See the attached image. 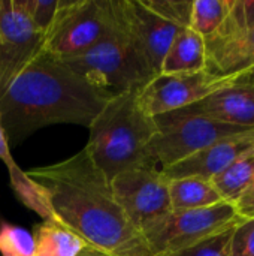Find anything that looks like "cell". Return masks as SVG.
Masks as SVG:
<instances>
[{"mask_svg": "<svg viewBox=\"0 0 254 256\" xmlns=\"http://www.w3.org/2000/svg\"><path fill=\"white\" fill-rule=\"evenodd\" d=\"M235 228L219 232L190 248H186L183 250L166 256H231V240Z\"/></svg>", "mask_w": 254, "mask_h": 256, "instance_id": "obj_23", "label": "cell"}, {"mask_svg": "<svg viewBox=\"0 0 254 256\" xmlns=\"http://www.w3.org/2000/svg\"><path fill=\"white\" fill-rule=\"evenodd\" d=\"M61 62L111 94L141 90L156 76L130 34L117 0H112V20L100 40L84 54Z\"/></svg>", "mask_w": 254, "mask_h": 256, "instance_id": "obj_4", "label": "cell"}, {"mask_svg": "<svg viewBox=\"0 0 254 256\" xmlns=\"http://www.w3.org/2000/svg\"><path fill=\"white\" fill-rule=\"evenodd\" d=\"M254 177V148L232 162L225 171L216 176L211 183L225 202L235 206Z\"/></svg>", "mask_w": 254, "mask_h": 256, "instance_id": "obj_19", "label": "cell"}, {"mask_svg": "<svg viewBox=\"0 0 254 256\" xmlns=\"http://www.w3.org/2000/svg\"><path fill=\"white\" fill-rule=\"evenodd\" d=\"M111 20L112 0H58L42 52L58 60L81 56L100 40Z\"/></svg>", "mask_w": 254, "mask_h": 256, "instance_id": "obj_5", "label": "cell"}, {"mask_svg": "<svg viewBox=\"0 0 254 256\" xmlns=\"http://www.w3.org/2000/svg\"><path fill=\"white\" fill-rule=\"evenodd\" d=\"M231 256H254V218L243 220L234 230Z\"/></svg>", "mask_w": 254, "mask_h": 256, "instance_id": "obj_25", "label": "cell"}, {"mask_svg": "<svg viewBox=\"0 0 254 256\" xmlns=\"http://www.w3.org/2000/svg\"><path fill=\"white\" fill-rule=\"evenodd\" d=\"M171 212L208 208L223 202L220 194L210 180L199 177L169 178Z\"/></svg>", "mask_w": 254, "mask_h": 256, "instance_id": "obj_17", "label": "cell"}, {"mask_svg": "<svg viewBox=\"0 0 254 256\" xmlns=\"http://www.w3.org/2000/svg\"><path fill=\"white\" fill-rule=\"evenodd\" d=\"M159 134L147 147V166L165 171L202 148L253 129L220 123L205 117H186L177 120L156 118Z\"/></svg>", "mask_w": 254, "mask_h": 256, "instance_id": "obj_7", "label": "cell"}, {"mask_svg": "<svg viewBox=\"0 0 254 256\" xmlns=\"http://www.w3.org/2000/svg\"><path fill=\"white\" fill-rule=\"evenodd\" d=\"M235 208L244 220L254 218V177L252 183L235 202Z\"/></svg>", "mask_w": 254, "mask_h": 256, "instance_id": "obj_26", "label": "cell"}, {"mask_svg": "<svg viewBox=\"0 0 254 256\" xmlns=\"http://www.w3.org/2000/svg\"><path fill=\"white\" fill-rule=\"evenodd\" d=\"M34 238L27 230L0 222V255L1 256H33Z\"/></svg>", "mask_w": 254, "mask_h": 256, "instance_id": "obj_21", "label": "cell"}, {"mask_svg": "<svg viewBox=\"0 0 254 256\" xmlns=\"http://www.w3.org/2000/svg\"><path fill=\"white\" fill-rule=\"evenodd\" d=\"M138 93L127 90L114 94L88 128L84 148L109 182L126 170L148 168L145 153L159 126L141 108Z\"/></svg>", "mask_w": 254, "mask_h": 256, "instance_id": "obj_3", "label": "cell"}, {"mask_svg": "<svg viewBox=\"0 0 254 256\" xmlns=\"http://www.w3.org/2000/svg\"><path fill=\"white\" fill-rule=\"evenodd\" d=\"M0 160L6 165L7 172H9V182L10 188L18 198V201L25 206L28 210L37 213L43 220H52L55 222L52 208L49 206V200L46 192L36 184L27 172H24L19 165L15 162L13 156L10 154V147L6 140L4 130L0 123Z\"/></svg>", "mask_w": 254, "mask_h": 256, "instance_id": "obj_15", "label": "cell"}, {"mask_svg": "<svg viewBox=\"0 0 254 256\" xmlns=\"http://www.w3.org/2000/svg\"><path fill=\"white\" fill-rule=\"evenodd\" d=\"M120 14L142 51L150 68L156 74H160L163 58L177 34L181 28L162 16L151 12L142 4L141 0H117Z\"/></svg>", "mask_w": 254, "mask_h": 256, "instance_id": "obj_13", "label": "cell"}, {"mask_svg": "<svg viewBox=\"0 0 254 256\" xmlns=\"http://www.w3.org/2000/svg\"><path fill=\"white\" fill-rule=\"evenodd\" d=\"M243 220L235 206L223 201L208 208L169 212L144 228L142 236L154 256H166L232 230Z\"/></svg>", "mask_w": 254, "mask_h": 256, "instance_id": "obj_6", "label": "cell"}, {"mask_svg": "<svg viewBox=\"0 0 254 256\" xmlns=\"http://www.w3.org/2000/svg\"><path fill=\"white\" fill-rule=\"evenodd\" d=\"M205 69V39L190 27H181L163 58L160 74H196Z\"/></svg>", "mask_w": 254, "mask_h": 256, "instance_id": "obj_16", "label": "cell"}, {"mask_svg": "<svg viewBox=\"0 0 254 256\" xmlns=\"http://www.w3.org/2000/svg\"><path fill=\"white\" fill-rule=\"evenodd\" d=\"M112 195L129 222L142 234L144 228L171 212L169 178L153 168H132L111 180Z\"/></svg>", "mask_w": 254, "mask_h": 256, "instance_id": "obj_8", "label": "cell"}, {"mask_svg": "<svg viewBox=\"0 0 254 256\" xmlns=\"http://www.w3.org/2000/svg\"><path fill=\"white\" fill-rule=\"evenodd\" d=\"M207 70L219 78L238 76L254 66V26L222 22L205 39Z\"/></svg>", "mask_w": 254, "mask_h": 256, "instance_id": "obj_12", "label": "cell"}, {"mask_svg": "<svg viewBox=\"0 0 254 256\" xmlns=\"http://www.w3.org/2000/svg\"><path fill=\"white\" fill-rule=\"evenodd\" d=\"M241 75H246L247 78H250V80H254V66L252 69H249L247 72H244V74H241Z\"/></svg>", "mask_w": 254, "mask_h": 256, "instance_id": "obj_28", "label": "cell"}, {"mask_svg": "<svg viewBox=\"0 0 254 256\" xmlns=\"http://www.w3.org/2000/svg\"><path fill=\"white\" fill-rule=\"evenodd\" d=\"M43 34L31 24L18 0H0V99L42 51Z\"/></svg>", "mask_w": 254, "mask_h": 256, "instance_id": "obj_9", "label": "cell"}, {"mask_svg": "<svg viewBox=\"0 0 254 256\" xmlns=\"http://www.w3.org/2000/svg\"><path fill=\"white\" fill-rule=\"evenodd\" d=\"M31 24L42 33L48 30L57 10L58 0H18Z\"/></svg>", "mask_w": 254, "mask_h": 256, "instance_id": "obj_24", "label": "cell"}, {"mask_svg": "<svg viewBox=\"0 0 254 256\" xmlns=\"http://www.w3.org/2000/svg\"><path fill=\"white\" fill-rule=\"evenodd\" d=\"M229 8L231 0H193L189 27L207 39L222 26Z\"/></svg>", "mask_w": 254, "mask_h": 256, "instance_id": "obj_20", "label": "cell"}, {"mask_svg": "<svg viewBox=\"0 0 254 256\" xmlns=\"http://www.w3.org/2000/svg\"><path fill=\"white\" fill-rule=\"evenodd\" d=\"M27 176L46 192L55 222L91 249L109 256H154L85 148L64 160L33 168Z\"/></svg>", "mask_w": 254, "mask_h": 256, "instance_id": "obj_1", "label": "cell"}, {"mask_svg": "<svg viewBox=\"0 0 254 256\" xmlns=\"http://www.w3.org/2000/svg\"><path fill=\"white\" fill-rule=\"evenodd\" d=\"M94 255L96 256H109V255H105V254H100V252H97V250H94Z\"/></svg>", "mask_w": 254, "mask_h": 256, "instance_id": "obj_29", "label": "cell"}, {"mask_svg": "<svg viewBox=\"0 0 254 256\" xmlns=\"http://www.w3.org/2000/svg\"><path fill=\"white\" fill-rule=\"evenodd\" d=\"M253 148L254 129L241 135L220 140L162 172L168 178L199 177L211 182L232 162Z\"/></svg>", "mask_w": 254, "mask_h": 256, "instance_id": "obj_14", "label": "cell"}, {"mask_svg": "<svg viewBox=\"0 0 254 256\" xmlns=\"http://www.w3.org/2000/svg\"><path fill=\"white\" fill-rule=\"evenodd\" d=\"M234 78H219L207 69L196 74H159L139 90L138 102L148 116L156 118L202 100Z\"/></svg>", "mask_w": 254, "mask_h": 256, "instance_id": "obj_10", "label": "cell"}, {"mask_svg": "<svg viewBox=\"0 0 254 256\" xmlns=\"http://www.w3.org/2000/svg\"><path fill=\"white\" fill-rule=\"evenodd\" d=\"M78 256H96V255H94V249H91L90 246H87V248H85V249H84V250H82V252H81Z\"/></svg>", "mask_w": 254, "mask_h": 256, "instance_id": "obj_27", "label": "cell"}, {"mask_svg": "<svg viewBox=\"0 0 254 256\" xmlns=\"http://www.w3.org/2000/svg\"><path fill=\"white\" fill-rule=\"evenodd\" d=\"M112 96L40 51L0 99V123L9 147H15L51 124L90 128Z\"/></svg>", "mask_w": 254, "mask_h": 256, "instance_id": "obj_2", "label": "cell"}, {"mask_svg": "<svg viewBox=\"0 0 254 256\" xmlns=\"http://www.w3.org/2000/svg\"><path fill=\"white\" fill-rule=\"evenodd\" d=\"M33 238V256H78L87 248V243L79 236L52 220L36 225Z\"/></svg>", "mask_w": 254, "mask_h": 256, "instance_id": "obj_18", "label": "cell"}, {"mask_svg": "<svg viewBox=\"0 0 254 256\" xmlns=\"http://www.w3.org/2000/svg\"><path fill=\"white\" fill-rule=\"evenodd\" d=\"M145 8H148L156 15L163 20L178 26L189 27L192 16L193 0H141Z\"/></svg>", "mask_w": 254, "mask_h": 256, "instance_id": "obj_22", "label": "cell"}, {"mask_svg": "<svg viewBox=\"0 0 254 256\" xmlns=\"http://www.w3.org/2000/svg\"><path fill=\"white\" fill-rule=\"evenodd\" d=\"M186 117H205L226 124L254 129V80L238 75L202 100L156 118L177 120Z\"/></svg>", "mask_w": 254, "mask_h": 256, "instance_id": "obj_11", "label": "cell"}]
</instances>
